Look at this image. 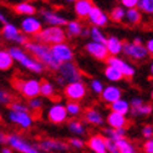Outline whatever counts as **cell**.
<instances>
[{"instance_id":"obj_24","label":"cell","mask_w":153,"mask_h":153,"mask_svg":"<svg viewBox=\"0 0 153 153\" xmlns=\"http://www.w3.org/2000/svg\"><path fill=\"white\" fill-rule=\"evenodd\" d=\"M106 49L108 51V55H112V56H116V55H120L122 52V46H123V42H122L118 37L116 36H110L106 39Z\"/></svg>"},{"instance_id":"obj_25","label":"cell","mask_w":153,"mask_h":153,"mask_svg":"<svg viewBox=\"0 0 153 153\" xmlns=\"http://www.w3.org/2000/svg\"><path fill=\"white\" fill-rule=\"evenodd\" d=\"M125 20L129 25H138L142 21V11L138 7H129L125 13Z\"/></svg>"},{"instance_id":"obj_36","label":"cell","mask_w":153,"mask_h":153,"mask_svg":"<svg viewBox=\"0 0 153 153\" xmlns=\"http://www.w3.org/2000/svg\"><path fill=\"white\" fill-rule=\"evenodd\" d=\"M91 40L92 41H97V42H102L105 44L106 42V39L107 36L101 31V27H97V26H92L90 29V35Z\"/></svg>"},{"instance_id":"obj_32","label":"cell","mask_w":153,"mask_h":153,"mask_svg":"<svg viewBox=\"0 0 153 153\" xmlns=\"http://www.w3.org/2000/svg\"><path fill=\"white\" fill-rule=\"evenodd\" d=\"M40 95L48 98H51L55 96V86H53V83L46 80L41 81L40 82Z\"/></svg>"},{"instance_id":"obj_41","label":"cell","mask_w":153,"mask_h":153,"mask_svg":"<svg viewBox=\"0 0 153 153\" xmlns=\"http://www.w3.org/2000/svg\"><path fill=\"white\" fill-rule=\"evenodd\" d=\"M13 101V96L9 91H6L5 88L0 87V105H4V106H7L10 105Z\"/></svg>"},{"instance_id":"obj_47","label":"cell","mask_w":153,"mask_h":153,"mask_svg":"<svg viewBox=\"0 0 153 153\" xmlns=\"http://www.w3.org/2000/svg\"><path fill=\"white\" fill-rule=\"evenodd\" d=\"M142 103H143V100H142L141 97H133L132 100H131V103H129V111L137 108V107L141 106Z\"/></svg>"},{"instance_id":"obj_38","label":"cell","mask_w":153,"mask_h":153,"mask_svg":"<svg viewBox=\"0 0 153 153\" xmlns=\"http://www.w3.org/2000/svg\"><path fill=\"white\" fill-rule=\"evenodd\" d=\"M125 13H126V9L123 6H116V7H113L112 11H111V19L112 21L114 22H121V21H123L125 20Z\"/></svg>"},{"instance_id":"obj_26","label":"cell","mask_w":153,"mask_h":153,"mask_svg":"<svg viewBox=\"0 0 153 153\" xmlns=\"http://www.w3.org/2000/svg\"><path fill=\"white\" fill-rule=\"evenodd\" d=\"M14 11L19 15H24V16H29V15H35L36 14V7L35 5L30 4L27 1H20L19 4L14 5Z\"/></svg>"},{"instance_id":"obj_43","label":"cell","mask_w":153,"mask_h":153,"mask_svg":"<svg viewBox=\"0 0 153 153\" xmlns=\"http://www.w3.org/2000/svg\"><path fill=\"white\" fill-rule=\"evenodd\" d=\"M10 110H15V111H30L27 105H25L24 102H20V101H15L10 103Z\"/></svg>"},{"instance_id":"obj_14","label":"cell","mask_w":153,"mask_h":153,"mask_svg":"<svg viewBox=\"0 0 153 153\" xmlns=\"http://www.w3.org/2000/svg\"><path fill=\"white\" fill-rule=\"evenodd\" d=\"M41 29H42V22L37 18H35L34 15H29V16L21 20L20 30L24 35L35 36Z\"/></svg>"},{"instance_id":"obj_55","label":"cell","mask_w":153,"mask_h":153,"mask_svg":"<svg viewBox=\"0 0 153 153\" xmlns=\"http://www.w3.org/2000/svg\"><path fill=\"white\" fill-rule=\"evenodd\" d=\"M11 151H13V149H10L9 147H5V148H3V149H1V152H3V153H11Z\"/></svg>"},{"instance_id":"obj_58","label":"cell","mask_w":153,"mask_h":153,"mask_svg":"<svg viewBox=\"0 0 153 153\" xmlns=\"http://www.w3.org/2000/svg\"><path fill=\"white\" fill-rule=\"evenodd\" d=\"M0 121H1V114H0Z\"/></svg>"},{"instance_id":"obj_12","label":"cell","mask_w":153,"mask_h":153,"mask_svg":"<svg viewBox=\"0 0 153 153\" xmlns=\"http://www.w3.org/2000/svg\"><path fill=\"white\" fill-rule=\"evenodd\" d=\"M106 62L107 65H111L113 67H116L117 70L123 75V77H127V79H132L133 76L136 75V68L126 62L125 60L120 59L117 55L116 56H112V55H108V57L106 59Z\"/></svg>"},{"instance_id":"obj_15","label":"cell","mask_w":153,"mask_h":153,"mask_svg":"<svg viewBox=\"0 0 153 153\" xmlns=\"http://www.w3.org/2000/svg\"><path fill=\"white\" fill-rule=\"evenodd\" d=\"M90 24H92L94 26H97V27H105L107 24H108V15H107L103 10H101L98 6H92L91 10L87 15V18Z\"/></svg>"},{"instance_id":"obj_34","label":"cell","mask_w":153,"mask_h":153,"mask_svg":"<svg viewBox=\"0 0 153 153\" xmlns=\"http://www.w3.org/2000/svg\"><path fill=\"white\" fill-rule=\"evenodd\" d=\"M67 128L71 133H74L76 136H83L86 133V128L80 121H70L67 123Z\"/></svg>"},{"instance_id":"obj_51","label":"cell","mask_w":153,"mask_h":153,"mask_svg":"<svg viewBox=\"0 0 153 153\" xmlns=\"http://www.w3.org/2000/svg\"><path fill=\"white\" fill-rule=\"evenodd\" d=\"M82 37H88L90 35V29H86V27H82L81 30V34H80Z\"/></svg>"},{"instance_id":"obj_8","label":"cell","mask_w":153,"mask_h":153,"mask_svg":"<svg viewBox=\"0 0 153 153\" xmlns=\"http://www.w3.org/2000/svg\"><path fill=\"white\" fill-rule=\"evenodd\" d=\"M122 52L127 57L132 59L134 61H143L149 55L143 44H134V42H123Z\"/></svg>"},{"instance_id":"obj_1","label":"cell","mask_w":153,"mask_h":153,"mask_svg":"<svg viewBox=\"0 0 153 153\" xmlns=\"http://www.w3.org/2000/svg\"><path fill=\"white\" fill-rule=\"evenodd\" d=\"M24 48L45 67H49L50 70H57L60 62H57L56 59L52 56L49 45L40 41H26L24 44Z\"/></svg>"},{"instance_id":"obj_39","label":"cell","mask_w":153,"mask_h":153,"mask_svg":"<svg viewBox=\"0 0 153 153\" xmlns=\"http://www.w3.org/2000/svg\"><path fill=\"white\" fill-rule=\"evenodd\" d=\"M42 106H44V101L41 100L39 96H35V97L29 98V105H27L29 110L35 111V112H39V111H41Z\"/></svg>"},{"instance_id":"obj_17","label":"cell","mask_w":153,"mask_h":153,"mask_svg":"<svg viewBox=\"0 0 153 153\" xmlns=\"http://www.w3.org/2000/svg\"><path fill=\"white\" fill-rule=\"evenodd\" d=\"M37 148L42 152H67L68 144L57 140H44L39 143Z\"/></svg>"},{"instance_id":"obj_19","label":"cell","mask_w":153,"mask_h":153,"mask_svg":"<svg viewBox=\"0 0 153 153\" xmlns=\"http://www.w3.org/2000/svg\"><path fill=\"white\" fill-rule=\"evenodd\" d=\"M101 97H102V100L106 102V103H112L114 102L116 100H118V98L122 97V90L117 86H114V85H108V86H103V90H102V92L100 94Z\"/></svg>"},{"instance_id":"obj_30","label":"cell","mask_w":153,"mask_h":153,"mask_svg":"<svg viewBox=\"0 0 153 153\" xmlns=\"http://www.w3.org/2000/svg\"><path fill=\"white\" fill-rule=\"evenodd\" d=\"M110 107H111V111H114V112H118V113H122V114H127L129 112V103L123 100V98H118L114 102L110 103Z\"/></svg>"},{"instance_id":"obj_46","label":"cell","mask_w":153,"mask_h":153,"mask_svg":"<svg viewBox=\"0 0 153 153\" xmlns=\"http://www.w3.org/2000/svg\"><path fill=\"white\" fill-rule=\"evenodd\" d=\"M152 134H153V128L151 125H146L143 128H142V136L144 138H152Z\"/></svg>"},{"instance_id":"obj_7","label":"cell","mask_w":153,"mask_h":153,"mask_svg":"<svg viewBox=\"0 0 153 153\" xmlns=\"http://www.w3.org/2000/svg\"><path fill=\"white\" fill-rule=\"evenodd\" d=\"M64 86H65L64 87V94L68 100L81 101L87 95V87L81 80L74 81V82H67Z\"/></svg>"},{"instance_id":"obj_22","label":"cell","mask_w":153,"mask_h":153,"mask_svg":"<svg viewBox=\"0 0 153 153\" xmlns=\"http://www.w3.org/2000/svg\"><path fill=\"white\" fill-rule=\"evenodd\" d=\"M107 123L111 128H120V127H127L128 125V120L126 117V114H122L118 112L111 111L108 113V116L106 118Z\"/></svg>"},{"instance_id":"obj_23","label":"cell","mask_w":153,"mask_h":153,"mask_svg":"<svg viewBox=\"0 0 153 153\" xmlns=\"http://www.w3.org/2000/svg\"><path fill=\"white\" fill-rule=\"evenodd\" d=\"M83 118H85V121L87 123L94 125V126H102L103 122H105L102 113L98 112L95 108H87L85 111V113H83Z\"/></svg>"},{"instance_id":"obj_5","label":"cell","mask_w":153,"mask_h":153,"mask_svg":"<svg viewBox=\"0 0 153 153\" xmlns=\"http://www.w3.org/2000/svg\"><path fill=\"white\" fill-rule=\"evenodd\" d=\"M6 144L20 153H39V148L36 146L27 143L20 134L16 133L6 134Z\"/></svg>"},{"instance_id":"obj_35","label":"cell","mask_w":153,"mask_h":153,"mask_svg":"<svg viewBox=\"0 0 153 153\" xmlns=\"http://www.w3.org/2000/svg\"><path fill=\"white\" fill-rule=\"evenodd\" d=\"M66 111H67V114L68 116H72V117H76V116H79V114L82 112V107L81 105L79 103V101H72L70 100L66 105Z\"/></svg>"},{"instance_id":"obj_20","label":"cell","mask_w":153,"mask_h":153,"mask_svg":"<svg viewBox=\"0 0 153 153\" xmlns=\"http://www.w3.org/2000/svg\"><path fill=\"white\" fill-rule=\"evenodd\" d=\"M87 147L95 153H106V137L101 134L91 136L87 141Z\"/></svg>"},{"instance_id":"obj_3","label":"cell","mask_w":153,"mask_h":153,"mask_svg":"<svg viewBox=\"0 0 153 153\" xmlns=\"http://www.w3.org/2000/svg\"><path fill=\"white\" fill-rule=\"evenodd\" d=\"M66 33L62 29V26H52V25H48L46 27L41 29L39 33L35 35V39L40 42H44L51 46L53 44L57 42H62L66 40Z\"/></svg>"},{"instance_id":"obj_11","label":"cell","mask_w":153,"mask_h":153,"mask_svg":"<svg viewBox=\"0 0 153 153\" xmlns=\"http://www.w3.org/2000/svg\"><path fill=\"white\" fill-rule=\"evenodd\" d=\"M7 118L10 122H13L14 125H16L18 127L22 128V129H29L33 126L34 120L33 116L30 114L29 111H15V110H10L9 114H7Z\"/></svg>"},{"instance_id":"obj_44","label":"cell","mask_w":153,"mask_h":153,"mask_svg":"<svg viewBox=\"0 0 153 153\" xmlns=\"http://www.w3.org/2000/svg\"><path fill=\"white\" fill-rule=\"evenodd\" d=\"M106 151L110 152V153H118V149H117V146H116V141L106 137Z\"/></svg>"},{"instance_id":"obj_6","label":"cell","mask_w":153,"mask_h":153,"mask_svg":"<svg viewBox=\"0 0 153 153\" xmlns=\"http://www.w3.org/2000/svg\"><path fill=\"white\" fill-rule=\"evenodd\" d=\"M57 71H59V76L65 81V83L79 81L82 79V74L80 71V68L72 61L61 62L57 67Z\"/></svg>"},{"instance_id":"obj_57","label":"cell","mask_w":153,"mask_h":153,"mask_svg":"<svg viewBox=\"0 0 153 153\" xmlns=\"http://www.w3.org/2000/svg\"><path fill=\"white\" fill-rule=\"evenodd\" d=\"M20 1H27V0H20Z\"/></svg>"},{"instance_id":"obj_42","label":"cell","mask_w":153,"mask_h":153,"mask_svg":"<svg viewBox=\"0 0 153 153\" xmlns=\"http://www.w3.org/2000/svg\"><path fill=\"white\" fill-rule=\"evenodd\" d=\"M90 87H91V90H92L96 95H100L102 92V90H103V83L100 80L95 79V80H92L90 82Z\"/></svg>"},{"instance_id":"obj_21","label":"cell","mask_w":153,"mask_h":153,"mask_svg":"<svg viewBox=\"0 0 153 153\" xmlns=\"http://www.w3.org/2000/svg\"><path fill=\"white\" fill-rule=\"evenodd\" d=\"M92 6V0H76L74 3V11L79 19H86Z\"/></svg>"},{"instance_id":"obj_45","label":"cell","mask_w":153,"mask_h":153,"mask_svg":"<svg viewBox=\"0 0 153 153\" xmlns=\"http://www.w3.org/2000/svg\"><path fill=\"white\" fill-rule=\"evenodd\" d=\"M68 144H70L71 147H74L75 149H82L83 147H85V142H83L82 140H80V138H71L70 142H68Z\"/></svg>"},{"instance_id":"obj_4","label":"cell","mask_w":153,"mask_h":153,"mask_svg":"<svg viewBox=\"0 0 153 153\" xmlns=\"http://www.w3.org/2000/svg\"><path fill=\"white\" fill-rule=\"evenodd\" d=\"M14 88L26 97L31 98L35 96H40V81L36 79H27V80H15Z\"/></svg>"},{"instance_id":"obj_27","label":"cell","mask_w":153,"mask_h":153,"mask_svg":"<svg viewBox=\"0 0 153 153\" xmlns=\"http://www.w3.org/2000/svg\"><path fill=\"white\" fill-rule=\"evenodd\" d=\"M15 61L7 50H0V71H9Z\"/></svg>"},{"instance_id":"obj_33","label":"cell","mask_w":153,"mask_h":153,"mask_svg":"<svg viewBox=\"0 0 153 153\" xmlns=\"http://www.w3.org/2000/svg\"><path fill=\"white\" fill-rule=\"evenodd\" d=\"M106 137L111 138L113 141H117L120 138L126 137V127H120V128H107L106 129Z\"/></svg>"},{"instance_id":"obj_18","label":"cell","mask_w":153,"mask_h":153,"mask_svg":"<svg viewBox=\"0 0 153 153\" xmlns=\"http://www.w3.org/2000/svg\"><path fill=\"white\" fill-rule=\"evenodd\" d=\"M41 16H42V20L45 24L52 25V26H65L67 22V19L65 16H62V15H60L52 10H49V9L41 10Z\"/></svg>"},{"instance_id":"obj_13","label":"cell","mask_w":153,"mask_h":153,"mask_svg":"<svg viewBox=\"0 0 153 153\" xmlns=\"http://www.w3.org/2000/svg\"><path fill=\"white\" fill-rule=\"evenodd\" d=\"M67 111L64 103H53L48 110V120L53 125H62L67 121Z\"/></svg>"},{"instance_id":"obj_37","label":"cell","mask_w":153,"mask_h":153,"mask_svg":"<svg viewBox=\"0 0 153 153\" xmlns=\"http://www.w3.org/2000/svg\"><path fill=\"white\" fill-rule=\"evenodd\" d=\"M133 116H149L152 113V105L149 103H142L141 106H138L137 108L131 110Z\"/></svg>"},{"instance_id":"obj_54","label":"cell","mask_w":153,"mask_h":153,"mask_svg":"<svg viewBox=\"0 0 153 153\" xmlns=\"http://www.w3.org/2000/svg\"><path fill=\"white\" fill-rule=\"evenodd\" d=\"M133 42H134V44H143V42H142V39H141V37H134Z\"/></svg>"},{"instance_id":"obj_40","label":"cell","mask_w":153,"mask_h":153,"mask_svg":"<svg viewBox=\"0 0 153 153\" xmlns=\"http://www.w3.org/2000/svg\"><path fill=\"white\" fill-rule=\"evenodd\" d=\"M137 7H138L142 13L152 14L153 13V0H138Z\"/></svg>"},{"instance_id":"obj_49","label":"cell","mask_w":153,"mask_h":153,"mask_svg":"<svg viewBox=\"0 0 153 153\" xmlns=\"http://www.w3.org/2000/svg\"><path fill=\"white\" fill-rule=\"evenodd\" d=\"M143 151L146 153H152L153 152V141H152V138H147V141L143 143Z\"/></svg>"},{"instance_id":"obj_48","label":"cell","mask_w":153,"mask_h":153,"mask_svg":"<svg viewBox=\"0 0 153 153\" xmlns=\"http://www.w3.org/2000/svg\"><path fill=\"white\" fill-rule=\"evenodd\" d=\"M137 3L138 0H121V4L125 9H129V7H137Z\"/></svg>"},{"instance_id":"obj_16","label":"cell","mask_w":153,"mask_h":153,"mask_svg":"<svg viewBox=\"0 0 153 153\" xmlns=\"http://www.w3.org/2000/svg\"><path fill=\"white\" fill-rule=\"evenodd\" d=\"M85 50L88 55H91L98 61H106V59L108 57V51L106 49V45L102 42L90 41L86 44Z\"/></svg>"},{"instance_id":"obj_9","label":"cell","mask_w":153,"mask_h":153,"mask_svg":"<svg viewBox=\"0 0 153 153\" xmlns=\"http://www.w3.org/2000/svg\"><path fill=\"white\" fill-rule=\"evenodd\" d=\"M52 56L56 59L57 62H66V61H72L74 60V50L68 44H66L65 41L62 42H57L53 44L50 46Z\"/></svg>"},{"instance_id":"obj_50","label":"cell","mask_w":153,"mask_h":153,"mask_svg":"<svg viewBox=\"0 0 153 153\" xmlns=\"http://www.w3.org/2000/svg\"><path fill=\"white\" fill-rule=\"evenodd\" d=\"M147 49V51H148V53H153V40L152 39H149V40H147V42H146V46H144Z\"/></svg>"},{"instance_id":"obj_52","label":"cell","mask_w":153,"mask_h":153,"mask_svg":"<svg viewBox=\"0 0 153 153\" xmlns=\"http://www.w3.org/2000/svg\"><path fill=\"white\" fill-rule=\"evenodd\" d=\"M6 143V133L0 132V144H5Z\"/></svg>"},{"instance_id":"obj_29","label":"cell","mask_w":153,"mask_h":153,"mask_svg":"<svg viewBox=\"0 0 153 153\" xmlns=\"http://www.w3.org/2000/svg\"><path fill=\"white\" fill-rule=\"evenodd\" d=\"M105 76L106 79L111 82H120L123 80V75H122L116 67H113L111 65H107L105 68Z\"/></svg>"},{"instance_id":"obj_56","label":"cell","mask_w":153,"mask_h":153,"mask_svg":"<svg viewBox=\"0 0 153 153\" xmlns=\"http://www.w3.org/2000/svg\"><path fill=\"white\" fill-rule=\"evenodd\" d=\"M65 1H66V3H75L76 0H65Z\"/></svg>"},{"instance_id":"obj_2","label":"cell","mask_w":153,"mask_h":153,"mask_svg":"<svg viewBox=\"0 0 153 153\" xmlns=\"http://www.w3.org/2000/svg\"><path fill=\"white\" fill-rule=\"evenodd\" d=\"M7 51L10 52L13 60L16 61V62L20 66L25 67L27 71L34 72V74H41L44 71L45 66L40 62L39 60H36L33 55L27 53L24 49H20L18 46H13V48H10L9 50H7Z\"/></svg>"},{"instance_id":"obj_31","label":"cell","mask_w":153,"mask_h":153,"mask_svg":"<svg viewBox=\"0 0 153 153\" xmlns=\"http://www.w3.org/2000/svg\"><path fill=\"white\" fill-rule=\"evenodd\" d=\"M116 146H117L118 153H134L136 152L134 146L129 141H127L126 137L117 140L116 141Z\"/></svg>"},{"instance_id":"obj_53","label":"cell","mask_w":153,"mask_h":153,"mask_svg":"<svg viewBox=\"0 0 153 153\" xmlns=\"http://www.w3.org/2000/svg\"><path fill=\"white\" fill-rule=\"evenodd\" d=\"M7 21V19H6V16L5 15L1 13V10H0V22H1V24H5V22Z\"/></svg>"},{"instance_id":"obj_28","label":"cell","mask_w":153,"mask_h":153,"mask_svg":"<svg viewBox=\"0 0 153 153\" xmlns=\"http://www.w3.org/2000/svg\"><path fill=\"white\" fill-rule=\"evenodd\" d=\"M66 36L68 37H77L81 34V30H82V25L80 21H76V20H71V21H67L66 22Z\"/></svg>"},{"instance_id":"obj_10","label":"cell","mask_w":153,"mask_h":153,"mask_svg":"<svg viewBox=\"0 0 153 153\" xmlns=\"http://www.w3.org/2000/svg\"><path fill=\"white\" fill-rule=\"evenodd\" d=\"M1 35L5 40L10 41V42H15L18 45H24L26 42V35H24L22 33H20V29L11 24V22H5L3 29H1Z\"/></svg>"}]
</instances>
